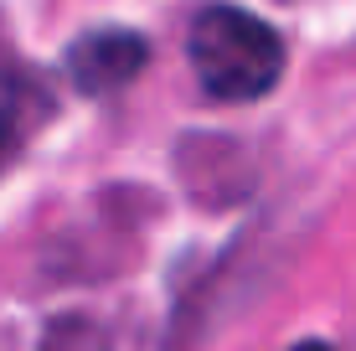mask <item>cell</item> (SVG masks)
Here are the masks:
<instances>
[{
	"mask_svg": "<svg viewBox=\"0 0 356 351\" xmlns=\"http://www.w3.org/2000/svg\"><path fill=\"white\" fill-rule=\"evenodd\" d=\"M186 52L202 88L222 104L264 99L284 72V42L274 26L238 6H207L186 31Z\"/></svg>",
	"mask_w": 356,
	"mask_h": 351,
	"instance_id": "6da1fadb",
	"label": "cell"
},
{
	"mask_svg": "<svg viewBox=\"0 0 356 351\" xmlns=\"http://www.w3.org/2000/svg\"><path fill=\"white\" fill-rule=\"evenodd\" d=\"M47 114H52L47 83L21 63L16 47L0 31V161H10V155L47 124Z\"/></svg>",
	"mask_w": 356,
	"mask_h": 351,
	"instance_id": "7a4b0ae2",
	"label": "cell"
},
{
	"mask_svg": "<svg viewBox=\"0 0 356 351\" xmlns=\"http://www.w3.org/2000/svg\"><path fill=\"white\" fill-rule=\"evenodd\" d=\"M145 57H150V47L134 31H88L83 42H72L67 72H72V83H78L83 93L104 99V93L124 88L129 78H140Z\"/></svg>",
	"mask_w": 356,
	"mask_h": 351,
	"instance_id": "3957f363",
	"label": "cell"
},
{
	"mask_svg": "<svg viewBox=\"0 0 356 351\" xmlns=\"http://www.w3.org/2000/svg\"><path fill=\"white\" fill-rule=\"evenodd\" d=\"M294 351H336V346H325V341H305V346H294Z\"/></svg>",
	"mask_w": 356,
	"mask_h": 351,
	"instance_id": "277c9868",
	"label": "cell"
}]
</instances>
